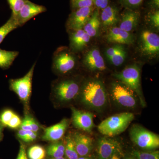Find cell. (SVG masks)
<instances>
[{
    "label": "cell",
    "mask_w": 159,
    "mask_h": 159,
    "mask_svg": "<svg viewBox=\"0 0 159 159\" xmlns=\"http://www.w3.org/2000/svg\"><path fill=\"white\" fill-rule=\"evenodd\" d=\"M79 97L86 108L98 113L107 108L109 100L104 84L97 78H90L81 84Z\"/></svg>",
    "instance_id": "1"
},
{
    "label": "cell",
    "mask_w": 159,
    "mask_h": 159,
    "mask_svg": "<svg viewBox=\"0 0 159 159\" xmlns=\"http://www.w3.org/2000/svg\"><path fill=\"white\" fill-rule=\"evenodd\" d=\"M108 95L109 99L120 108L134 110L142 107L137 94L119 80L111 84Z\"/></svg>",
    "instance_id": "2"
},
{
    "label": "cell",
    "mask_w": 159,
    "mask_h": 159,
    "mask_svg": "<svg viewBox=\"0 0 159 159\" xmlns=\"http://www.w3.org/2000/svg\"><path fill=\"white\" fill-rule=\"evenodd\" d=\"M134 118V114L129 111L116 114L100 122L98 131L104 136H116L125 131Z\"/></svg>",
    "instance_id": "3"
},
{
    "label": "cell",
    "mask_w": 159,
    "mask_h": 159,
    "mask_svg": "<svg viewBox=\"0 0 159 159\" xmlns=\"http://www.w3.org/2000/svg\"><path fill=\"white\" fill-rule=\"evenodd\" d=\"M114 77L118 80L133 90L140 99L142 107L146 106V102L142 90L141 81V70L137 65L128 66L121 72L115 73Z\"/></svg>",
    "instance_id": "4"
},
{
    "label": "cell",
    "mask_w": 159,
    "mask_h": 159,
    "mask_svg": "<svg viewBox=\"0 0 159 159\" xmlns=\"http://www.w3.org/2000/svg\"><path fill=\"white\" fill-rule=\"evenodd\" d=\"M129 134L132 142L139 148L149 151L159 148L158 135L142 125L134 124L129 129Z\"/></svg>",
    "instance_id": "5"
},
{
    "label": "cell",
    "mask_w": 159,
    "mask_h": 159,
    "mask_svg": "<svg viewBox=\"0 0 159 159\" xmlns=\"http://www.w3.org/2000/svg\"><path fill=\"white\" fill-rule=\"evenodd\" d=\"M81 84L74 79L61 80L54 87L56 99L63 103H69L79 97Z\"/></svg>",
    "instance_id": "6"
},
{
    "label": "cell",
    "mask_w": 159,
    "mask_h": 159,
    "mask_svg": "<svg viewBox=\"0 0 159 159\" xmlns=\"http://www.w3.org/2000/svg\"><path fill=\"white\" fill-rule=\"evenodd\" d=\"M77 58L67 49H58L54 52L53 68L58 74H66L73 70L77 65Z\"/></svg>",
    "instance_id": "7"
},
{
    "label": "cell",
    "mask_w": 159,
    "mask_h": 159,
    "mask_svg": "<svg viewBox=\"0 0 159 159\" xmlns=\"http://www.w3.org/2000/svg\"><path fill=\"white\" fill-rule=\"evenodd\" d=\"M36 63L31 67L29 72L24 77L10 80V88L14 92L22 101L28 102L30 99L32 89V78Z\"/></svg>",
    "instance_id": "8"
},
{
    "label": "cell",
    "mask_w": 159,
    "mask_h": 159,
    "mask_svg": "<svg viewBox=\"0 0 159 159\" xmlns=\"http://www.w3.org/2000/svg\"><path fill=\"white\" fill-rule=\"evenodd\" d=\"M95 9L94 6H92L72 10L67 21V29L69 31L83 29Z\"/></svg>",
    "instance_id": "9"
},
{
    "label": "cell",
    "mask_w": 159,
    "mask_h": 159,
    "mask_svg": "<svg viewBox=\"0 0 159 159\" xmlns=\"http://www.w3.org/2000/svg\"><path fill=\"white\" fill-rule=\"evenodd\" d=\"M72 121L76 128L91 133L94 127V115L89 111L80 110L71 107Z\"/></svg>",
    "instance_id": "10"
},
{
    "label": "cell",
    "mask_w": 159,
    "mask_h": 159,
    "mask_svg": "<svg viewBox=\"0 0 159 159\" xmlns=\"http://www.w3.org/2000/svg\"><path fill=\"white\" fill-rule=\"evenodd\" d=\"M141 48L143 54L149 57L159 54V36L152 31L145 30L141 35Z\"/></svg>",
    "instance_id": "11"
},
{
    "label": "cell",
    "mask_w": 159,
    "mask_h": 159,
    "mask_svg": "<svg viewBox=\"0 0 159 159\" xmlns=\"http://www.w3.org/2000/svg\"><path fill=\"white\" fill-rule=\"evenodd\" d=\"M121 148V144L116 139L111 137H101L97 142V159H109Z\"/></svg>",
    "instance_id": "12"
},
{
    "label": "cell",
    "mask_w": 159,
    "mask_h": 159,
    "mask_svg": "<svg viewBox=\"0 0 159 159\" xmlns=\"http://www.w3.org/2000/svg\"><path fill=\"white\" fill-rule=\"evenodd\" d=\"M47 8L45 6L37 5L27 0L18 14L16 19L20 27L38 15L45 12Z\"/></svg>",
    "instance_id": "13"
},
{
    "label": "cell",
    "mask_w": 159,
    "mask_h": 159,
    "mask_svg": "<svg viewBox=\"0 0 159 159\" xmlns=\"http://www.w3.org/2000/svg\"><path fill=\"white\" fill-rule=\"evenodd\" d=\"M83 63L87 68L93 72H101L106 69L103 57L97 48L92 49L86 53Z\"/></svg>",
    "instance_id": "14"
},
{
    "label": "cell",
    "mask_w": 159,
    "mask_h": 159,
    "mask_svg": "<svg viewBox=\"0 0 159 159\" xmlns=\"http://www.w3.org/2000/svg\"><path fill=\"white\" fill-rule=\"evenodd\" d=\"M72 136L74 145L79 157L90 155L93 147V141L90 137L76 132Z\"/></svg>",
    "instance_id": "15"
},
{
    "label": "cell",
    "mask_w": 159,
    "mask_h": 159,
    "mask_svg": "<svg viewBox=\"0 0 159 159\" xmlns=\"http://www.w3.org/2000/svg\"><path fill=\"white\" fill-rule=\"evenodd\" d=\"M69 125L68 119H64L59 123L45 129L43 140L54 142L59 141L65 133Z\"/></svg>",
    "instance_id": "16"
},
{
    "label": "cell",
    "mask_w": 159,
    "mask_h": 159,
    "mask_svg": "<svg viewBox=\"0 0 159 159\" xmlns=\"http://www.w3.org/2000/svg\"><path fill=\"white\" fill-rule=\"evenodd\" d=\"M140 16V11L137 9L126 8L120 18L119 28L127 32H130L138 25Z\"/></svg>",
    "instance_id": "17"
},
{
    "label": "cell",
    "mask_w": 159,
    "mask_h": 159,
    "mask_svg": "<svg viewBox=\"0 0 159 159\" xmlns=\"http://www.w3.org/2000/svg\"><path fill=\"white\" fill-rule=\"evenodd\" d=\"M106 37L109 42L118 44H131L134 42L133 36L129 32L119 27H113L110 29Z\"/></svg>",
    "instance_id": "18"
},
{
    "label": "cell",
    "mask_w": 159,
    "mask_h": 159,
    "mask_svg": "<svg viewBox=\"0 0 159 159\" xmlns=\"http://www.w3.org/2000/svg\"><path fill=\"white\" fill-rule=\"evenodd\" d=\"M71 31L70 34V46L74 51H82L90 40V37L83 29Z\"/></svg>",
    "instance_id": "19"
},
{
    "label": "cell",
    "mask_w": 159,
    "mask_h": 159,
    "mask_svg": "<svg viewBox=\"0 0 159 159\" xmlns=\"http://www.w3.org/2000/svg\"><path fill=\"white\" fill-rule=\"evenodd\" d=\"M99 16L102 25L106 27L115 25L120 21L119 9L114 5H109L102 9Z\"/></svg>",
    "instance_id": "20"
},
{
    "label": "cell",
    "mask_w": 159,
    "mask_h": 159,
    "mask_svg": "<svg viewBox=\"0 0 159 159\" xmlns=\"http://www.w3.org/2000/svg\"><path fill=\"white\" fill-rule=\"evenodd\" d=\"M106 55L113 65L118 66L125 61L126 52L122 45L117 44L107 49L106 51Z\"/></svg>",
    "instance_id": "21"
},
{
    "label": "cell",
    "mask_w": 159,
    "mask_h": 159,
    "mask_svg": "<svg viewBox=\"0 0 159 159\" xmlns=\"http://www.w3.org/2000/svg\"><path fill=\"white\" fill-rule=\"evenodd\" d=\"M99 13V9L95 8L90 18L83 29L90 37L97 35L99 31L101 24Z\"/></svg>",
    "instance_id": "22"
},
{
    "label": "cell",
    "mask_w": 159,
    "mask_h": 159,
    "mask_svg": "<svg viewBox=\"0 0 159 159\" xmlns=\"http://www.w3.org/2000/svg\"><path fill=\"white\" fill-rule=\"evenodd\" d=\"M19 54L18 51H7L0 49V68L4 69L9 68Z\"/></svg>",
    "instance_id": "23"
},
{
    "label": "cell",
    "mask_w": 159,
    "mask_h": 159,
    "mask_svg": "<svg viewBox=\"0 0 159 159\" xmlns=\"http://www.w3.org/2000/svg\"><path fill=\"white\" fill-rule=\"evenodd\" d=\"M65 145L62 142H54L47 148V154L51 158H58L65 156Z\"/></svg>",
    "instance_id": "24"
},
{
    "label": "cell",
    "mask_w": 159,
    "mask_h": 159,
    "mask_svg": "<svg viewBox=\"0 0 159 159\" xmlns=\"http://www.w3.org/2000/svg\"><path fill=\"white\" fill-rule=\"evenodd\" d=\"M19 27L17 19L11 15L8 20L0 27V44L10 32Z\"/></svg>",
    "instance_id": "25"
},
{
    "label": "cell",
    "mask_w": 159,
    "mask_h": 159,
    "mask_svg": "<svg viewBox=\"0 0 159 159\" xmlns=\"http://www.w3.org/2000/svg\"><path fill=\"white\" fill-rule=\"evenodd\" d=\"M65 156L67 159H77L79 155L74 145L72 136L69 135L66 138Z\"/></svg>",
    "instance_id": "26"
},
{
    "label": "cell",
    "mask_w": 159,
    "mask_h": 159,
    "mask_svg": "<svg viewBox=\"0 0 159 159\" xmlns=\"http://www.w3.org/2000/svg\"><path fill=\"white\" fill-rule=\"evenodd\" d=\"M46 153L45 148L39 145H33L29 148L28 152L29 159H45Z\"/></svg>",
    "instance_id": "27"
},
{
    "label": "cell",
    "mask_w": 159,
    "mask_h": 159,
    "mask_svg": "<svg viewBox=\"0 0 159 159\" xmlns=\"http://www.w3.org/2000/svg\"><path fill=\"white\" fill-rule=\"evenodd\" d=\"M131 155L136 159H159L158 150L144 152L134 150L132 151Z\"/></svg>",
    "instance_id": "28"
},
{
    "label": "cell",
    "mask_w": 159,
    "mask_h": 159,
    "mask_svg": "<svg viewBox=\"0 0 159 159\" xmlns=\"http://www.w3.org/2000/svg\"><path fill=\"white\" fill-rule=\"evenodd\" d=\"M20 127L23 130H31L36 133L38 131L39 129V125L35 120L28 116L23 120Z\"/></svg>",
    "instance_id": "29"
},
{
    "label": "cell",
    "mask_w": 159,
    "mask_h": 159,
    "mask_svg": "<svg viewBox=\"0 0 159 159\" xmlns=\"http://www.w3.org/2000/svg\"><path fill=\"white\" fill-rule=\"evenodd\" d=\"M11 10V15L16 18L27 0H7Z\"/></svg>",
    "instance_id": "30"
},
{
    "label": "cell",
    "mask_w": 159,
    "mask_h": 159,
    "mask_svg": "<svg viewBox=\"0 0 159 159\" xmlns=\"http://www.w3.org/2000/svg\"><path fill=\"white\" fill-rule=\"evenodd\" d=\"M70 4L72 10L94 6L93 0H70Z\"/></svg>",
    "instance_id": "31"
},
{
    "label": "cell",
    "mask_w": 159,
    "mask_h": 159,
    "mask_svg": "<svg viewBox=\"0 0 159 159\" xmlns=\"http://www.w3.org/2000/svg\"><path fill=\"white\" fill-rule=\"evenodd\" d=\"M14 114L13 111L11 110L4 111L0 116V123L1 125L7 126Z\"/></svg>",
    "instance_id": "32"
},
{
    "label": "cell",
    "mask_w": 159,
    "mask_h": 159,
    "mask_svg": "<svg viewBox=\"0 0 159 159\" xmlns=\"http://www.w3.org/2000/svg\"><path fill=\"white\" fill-rule=\"evenodd\" d=\"M120 1L127 9H135L142 5L144 0H120Z\"/></svg>",
    "instance_id": "33"
},
{
    "label": "cell",
    "mask_w": 159,
    "mask_h": 159,
    "mask_svg": "<svg viewBox=\"0 0 159 159\" xmlns=\"http://www.w3.org/2000/svg\"><path fill=\"white\" fill-rule=\"evenodd\" d=\"M148 18L151 24L158 29L159 28V11L158 9H154L149 12Z\"/></svg>",
    "instance_id": "34"
},
{
    "label": "cell",
    "mask_w": 159,
    "mask_h": 159,
    "mask_svg": "<svg viewBox=\"0 0 159 159\" xmlns=\"http://www.w3.org/2000/svg\"><path fill=\"white\" fill-rule=\"evenodd\" d=\"M22 121L20 118L16 114H14L7 126L11 129H16L20 127Z\"/></svg>",
    "instance_id": "35"
},
{
    "label": "cell",
    "mask_w": 159,
    "mask_h": 159,
    "mask_svg": "<svg viewBox=\"0 0 159 159\" xmlns=\"http://www.w3.org/2000/svg\"><path fill=\"white\" fill-rule=\"evenodd\" d=\"M93 3L97 9L102 10L109 5V0H93Z\"/></svg>",
    "instance_id": "36"
},
{
    "label": "cell",
    "mask_w": 159,
    "mask_h": 159,
    "mask_svg": "<svg viewBox=\"0 0 159 159\" xmlns=\"http://www.w3.org/2000/svg\"><path fill=\"white\" fill-rule=\"evenodd\" d=\"M37 138V133L31 130H27V135L25 142H30L34 141Z\"/></svg>",
    "instance_id": "37"
},
{
    "label": "cell",
    "mask_w": 159,
    "mask_h": 159,
    "mask_svg": "<svg viewBox=\"0 0 159 159\" xmlns=\"http://www.w3.org/2000/svg\"><path fill=\"white\" fill-rule=\"evenodd\" d=\"M16 159H28L26 154L25 147L22 143H21L20 145L19 152Z\"/></svg>",
    "instance_id": "38"
},
{
    "label": "cell",
    "mask_w": 159,
    "mask_h": 159,
    "mask_svg": "<svg viewBox=\"0 0 159 159\" xmlns=\"http://www.w3.org/2000/svg\"><path fill=\"white\" fill-rule=\"evenodd\" d=\"M124 156L122 149L121 148V149L117 151L109 159H123Z\"/></svg>",
    "instance_id": "39"
},
{
    "label": "cell",
    "mask_w": 159,
    "mask_h": 159,
    "mask_svg": "<svg viewBox=\"0 0 159 159\" xmlns=\"http://www.w3.org/2000/svg\"><path fill=\"white\" fill-rule=\"evenodd\" d=\"M27 130H23V129H20L18 131L17 136L20 139H21L22 141L25 142V140L26 135H27Z\"/></svg>",
    "instance_id": "40"
},
{
    "label": "cell",
    "mask_w": 159,
    "mask_h": 159,
    "mask_svg": "<svg viewBox=\"0 0 159 159\" xmlns=\"http://www.w3.org/2000/svg\"><path fill=\"white\" fill-rule=\"evenodd\" d=\"M150 6L154 9H158L159 0H151Z\"/></svg>",
    "instance_id": "41"
},
{
    "label": "cell",
    "mask_w": 159,
    "mask_h": 159,
    "mask_svg": "<svg viewBox=\"0 0 159 159\" xmlns=\"http://www.w3.org/2000/svg\"><path fill=\"white\" fill-rule=\"evenodd\" d=\"M77 159H95L93 157L90 156V155L87 156L79 157Z\"/></svg>",
    "instance_id": "42"
},
{
    "label": "cell",
    "mask_w": 159,
    "mask_h": 159,
    "mask_svg": "<svg viewBox=\"0 0 159 159\" xmlns=\"http://www.w3.org/2000/svg\"><path fill=\"white\" fill-rule=\"evenodd\" d=\"M136 159L134 157L132 156L131 155H127L124 156V159Z\"/></svg>",
    "instance_id": "43"
},
{
    "label": "cell",
    "mask_w": 159,
    "mask_h": 159,
    "mask_svg": "<svg viewBox=\"0 0 159 159\" xmlns=\"http://www.w3.org/2000/svg\"><path fill=\"white\" fill-rule=\"evenodd\" d=\"M49 159H67L66 157H58V158H51Z\"/></svg>",
    "instance_id": "44"
},
{
    "label": "cell",
    "mask_w": 159,
    "mask_h": 159,
    "mask_svg": "<svg viewBox=\"0 0 159 159\" xmlns=\"http://www.w3.org/2000/svg\"><path fill=\"white\" fill-rule=\"evenodd\" d=\"M2 127L0 125V139H1V136L2 135Z\"/></svg>",
    "instance_id": "45"
}]
</instances>
